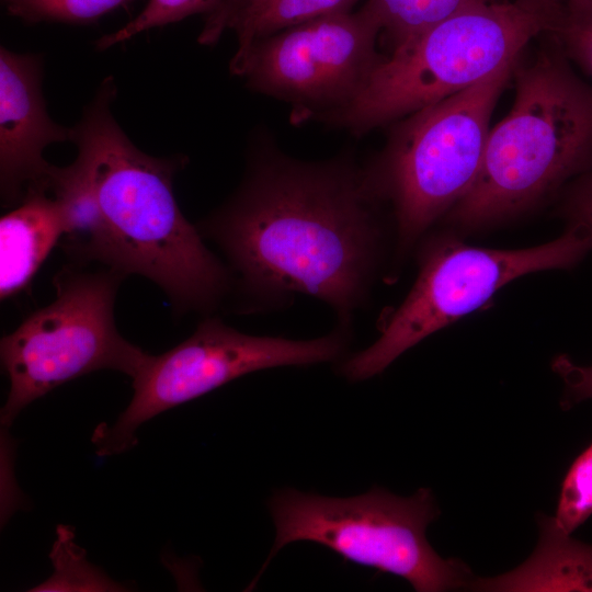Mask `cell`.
I'll return each mask as SVG.
<instances>
[{"instance_id":"cell-1","label":"cell","mask_w":592,"mask_h":592,"mask_svg":"<svg viewBox=\"0 0 592 592\" xmlns=\"http://www.w3.org/2000/svg\"><path fill=\"white\" fill-rule=\"evenodd\" d=\"M380 202L366 172L346 163L265 158L196 227L223 252L239 312L282 309L304 294L352 326L383 265Z\"/></svg>"},{"instance_id":"cell-5","label":"cell","mask_w":592,"mask_h":592,"mask_svg":"<svg viewBox=\"0 0 592 592\" xmlns=\"http://www.w3.org/2000/svg\"><path fill=\"white\" fill-rule=\"evenodd\" d=\"M516 66L517 58L509 60L476 84L410 114L382 160L366 171L380 200L392 205L396 261L473 185L490 116Z\"/></svg>"},{"instance_id":"cell-6","label":"cell","mask_w":592,"mask_h":592,"mask_svg":"<svg viewBox=\"0 0 592 592\" xmlns=\"http://www.w3.org/2000/svg\"><path fill=\"white\" fill-rule=\"evenodd\" d=\"M275 540L269 560L294 542H312L351 562L407 580L418 592L469 585L471 574L459 560L442 558L425 531L440 510L430 489L399 497L382 488L332 498L292 488L269 500Z\"/></svg>"},{"instance_id":"cell-2","label":"cell","mask_w":592,"mask_h":592,"mask_svg":"<svg viewBox=\"0 0 592 592\" xmlns=\"http://www.w3.org/2000/svg\"><path fill=\"white\" fill-rule=\"evenodd\" d=\"M115 92L112 78L105 79L72 128L98 213L68 255L73 263L100 262L125 277L150 280L178 314L214 315L231 296V275L177 203L173 178L184 161L139 150L112 114Z\"/></svg>"},{"instance_id":"cell-8","label":"cell","mask_w":592,"mask_h":592,"mask_svg":"<svg viewBox=\"0 0 592 592\" xmlns=\"http://www.w3.org/2000/svg\"><path fill=\"white\" fill-rule=\"evenodd\" d=\"M591 249L592 237L577 226H568L550 242L517 250L471 247L445 236L428 238L412 288L379 338L343 360L339 373L350 382L368 379L424 338L481 307L506 283L533 272L570 269Z\"/></svg>"},{"instance_id":"cell-16","label":"cell","mask_w":592,"mask_h":592,"mask_svg":"<svg viewBox=\"0 0 592 592\" xmlns=\"http://www.w3.org/2000/svg\"><path fill=\"white\" fill-rule=\"evenodd\" d=\"M133 0H2L9 14L29 23L87 24Z\"/></svg>"},{"instance_id":"cell-10","label":"cell","mask_w":592,"mask_h":592,"mask_svg":"<svg viewBox=\"0 0 592 592\" xmlns=\"http://www.w3.org/2000/svg\"><path fill=\"white\" fill-rule=\"evenodd\" d=\"M380 31L366 3L357 12L323 15L260 39L230 67L262 91L344 105L384 59L375 47Z\"/></svg>"},{"instance_id":"cell-13","label":"cell","mask_w":592,"mask_h":592,"mask_svg":"<svg viewBox=\"0 0 592 592\" xmlns=\"http://www.w3.org/2000/svg\"><path fill=\"white\" fill-rule=\"evenodd\" d=\"M357 1L220 0L208 12L198 42L212 44L225 31L232 30L239 44L232 60H238L260 39L323 15L351 11Z\"/></svg>"},{"instance_id":"cell-11","label":"cell","mask_w":592,"mask_h":592,"mask_svg":"<svg viewBox=\"0 0 592 592\" xmlns=\"http://www.w3.org/2000/svg\"><path fill=\"white\" fill-rule=\"evenodd\" d=\"M43 66L33 54L0 49V184L1 200L16 206L29 187L41 183L50 163L44 150L71 140L72 128L48 115L42 92Z\"/></svg>"},{"instance_id":"cell-3","label":"cell","mask_w":592,"mask_h":592,"mask_svg":"<svg viewBox=\"0 0 592 592\" xmlns=\"http://www.w3.org/2000/svg\"><path fill=\"white\" fill-rule=\"evenodd\" d=\"M558 48L514 69L513 105L490 129L473 185L446 214L452 226L474 230L523 213L592 166V87Z\"/></svg>"},{"instance_id":"cell-18","label":"cell","mask_w":592,"mask_h":592,"mask_svg":"<svg viewBox=\"0 0 592 592\" xmlns=\"http://www.w3.org/2000/svg\"><path fill=\"white\" fill-rule=\"evenodd\" d=\"M220 0H148L140 13L119 30L100 37L98 49H106L153 27L174 23L200 12H210Z\"/></svg>"},{"instance_id":"cell-14","label":"cell","mask_w":592,"mask_h":592,"mask_svg":"<svg viewBox=\"0 0 592 592\" xmlns=\"http://www.w3.org/2000/svg\"><path fill=\"white\" fill-rule=\"evenodd\" d=\"M540 539L532 558L497 579L474 580L479 590L592 591V545L570 537L554 517L539 519Z\"/></svg>"},{"instance_id":"cell-17","label":"cell","mask_w":592,"mask_h":592,"mask_svg":"<svg viewBox=\"0 0 592 592\" xmlns=\"http://www.w3.org/2000/svg\"><path fill=\"white\" fill-rule=\"evenodd\" d=\"M592 514V443L574 459L560 489L557 525L567 534L581 526Z\"/></svg>"},{"instance_id":"cell-20","label":"cell","mask_w":592,"mask_h":592,"mask_svg":"<svg viewBox=\"0 0 592 592\" xmlns=\"http://www.w3.org/2000/svg\"><path fill=\"white\" fill-rule=\"evenodd\" d=\"M551 368L565 383L563 408L592 397V366L577 365L569 356L561 354L553 361Z\"/></svg>"},{"instance_id":"cell-7","label":"cell","mask_w":592,"mask_h":592,"mask_svg":"<svg viewBox=\"0 0 592 592\" xmlns=\"http://www.w3.org/2000/svg\"><path fill=\"white\" fill-rule=\"evenodd\" d=\"M71 263L54 278L56 298L1 339V362L10 390L1 422L11 424L29 403L54 388L100 369L132 378L151 355L124 339L114 304L124 275Z\"/></svg>"},{"instance_id":"cell-12","label":"cell","mask_w":592,"mask_h":592,"mask_svg":"<svg viewBox=\"0 0 592 592\" xmlns=\"http://www.w3.org/2000/svg\"><path fill=\"white\" fill-rule=\"evenodd\" d=\"M67 231L59 200L44 183L27 189L22 201L0 219V298L27 289L52 249Z\"/></svg>"},{"instance_id":"cell-9","label":"cell","mask_w":592,"mask_h":592,"mask_svg":"<svg viewBox=\"0 0 592 592\" xmlns=\"http://www.w3.org/2000/svg\"><path fill=\"white\" fill-rule=\"evenodd\" d=\"M352 338V327L335 323L326 335L310 340L242 333L215 315L161 355L150 356L133 378L134 395L116 422L100 423L92 443L100 456L123 453L136 445L144 422L175 406L198 398L238 377L281 366H306L338 361Z\"/></svg>"},{"instance_id":"cell-19","label":"cell","mask_w":592,"mask_h":592,"mask_svg":"<svg viewBox=\"0 0 592 592\" xmlns=\"http://www.w3.org/2000/svg\"><path fill=\"white\" fill-rule=\"evenodd\" d=\"M550 33L567 58L592 77V0L562 4Z\"/></svg>"},{"instance_id":"cell-21","label":"cell","mask_w":592,"mask_h":592,"mask_svg":"<svg viewBox=\"0 0 592 592\" xmlns=\"http://www.w3.org/2000/svg\"><path fill=\"white\" fill-rule=\"evenodd\" d=\"M563 214L569 226L580 227L592 237V166L569 187Z\"/></svg>"},{"instance_id":"cell-22","label":"cell","mask_w":592,"mask_h":592,"mask_svg":"<svg viewBox=\"0 0 592 592\" xmlns=\"http://www.w3.org/2000/svg\"><path fill=\"white\" fill-rule=\"evenodd\" d=\"M561 4H568V3H576V2H582V1H589V0H559Z\"/></svg>"},{"instance_id":"cell-4","label":"cell","mask_w":592,"mask_h":592,"mask_svg":"<svg viewBox=\"0 0 592 592\" xmlns=\"http://www.w3.org/2000/svg\"><path fill=\"white\" fill-rule=\"evenodd\" d=\"M561 10L559 0H493L464 9L384 58L335 118L365 132L465 90L550 33Z\"/></svg>"},{"instance_id":"cell-15","label":"cell","mask_w":592,"mask_h":592,"mask_svg":"<svg viewBox=\"0 0 592 592\" xmlns=\"http://www.w3.org/2000/svg\"><path fill=\"white\" fill-rule=\"evenodd\" d=\"M493 0H367L388 35L392 52L448 16Z\"/></svg>"}]
</instances>
